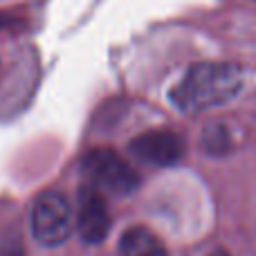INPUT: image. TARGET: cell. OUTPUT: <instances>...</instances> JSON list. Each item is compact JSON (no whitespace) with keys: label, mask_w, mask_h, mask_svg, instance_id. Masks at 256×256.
Listing matches in <instances>:
<instances>
[{"label":"cell","mask_w":256,"mask_h":256,"mask_svg":"<svg viewBox=\"0 0 256 256\" xmlns=\"http://www.w3.org/2000/svg\"><path fill=\"white\" fill-rule=\"evenodd\" d=\"M76 230L81 238L90 245H99L106 240L110 232V212L99 194L97 186L84 184L79 189V212H76Z\"/></svg>","instance_id":"cell-5"},{"label":"cell","mask_w":256,"mask_h":256,"mask_svg":"<svg viewBox=\"0 0 256 256\" xmlns=\"http://www.w3.org/2000/svg\"><path fill=\"white\" fill-rule=\"evenodd\" d=\"M86 178L97 189H106L115 196H128L137 189L140 178L132 171V166L122 160L110 148H92L81 160Z\"/></svg>","instance_id":"cell-3"},{"label":"cell","mask_w":256,"mask_h":256,"mask_svg":"<svg viewBox=\"0 0 256 256\" xmlns=\"http://www.w3.org/2000/svg\"><path fill=\"white\" fill-rule=\"evenodd\" d=\"M137 162L150 166H173L184 155V140L173 130H146L128 146Z\"/></svg>","instance_id":"cell-4"},{"label":"cell","mask_w":256,"mask_h":256,"mask_svg":"<svg viewBox=\"0 0 256 256\" xmlns=\"http://www.w3.org/2000/svg\"><path fill=\"white\" fill-rule=\"evenodd\" d=\"M243 88V68L225 61L194 63L180 81L173 86L171 104L180 112L196 115L216 106H225L238 97Z\"/></svg>","instance_id":"cell-1"},{"label":"cell","mask_w":256,"mask_h":256,"mask_svg":"<svg viewBox=\"0 0 256 256\" xmlns=\"http://www.w3.org/2000/svg\"><path fill=\"white\" fill-rule=\"evenodd\" d=\"M200 146L209 155H222L230 148V132H227V128L222 124H212L209 128H204Z\"/></svg>","instance_id":"cell-7"},{"label":"cell","mask_w":256,"mask_h":256,"mask_svg":"<svg viewBox=\"0 0 256 256\" xmlns=\"http://www.w3.org/2000/svg\"><path fill=\"white\" fill-rule=\"evenodd\" d=\"M74 216L70 200L61 191H45L32 207V234L45 248H58L72 234Z\"/></svg>","instance_id":"cell-2"},{"label":"cell","mask_w":256,"mask_h":256,"mask_svg":"<svg viewBox=\"0 0 256 256\" xmlns=\"http://www.w3.org/2000/svg\"><path fill=\"white\" fill-rule=\"evenodd\" d=\"M0 256H25V245H22L20 232L9 230L0 240Z\"/></svg>","instance_id":"cell-8"},{"label":"cell","mask_w":256,"mask_h":256,"mask_svg":"<svg viewBox=\"0 0 256 256\" xmlns=\"http://www.w3.org/2000/svg\"><path fill=\"white\" fill-rule=\"evenodd\" d=\"M120 252L122 256H168L166 245L160 240V236L142 225L130 227L122 234Z\"/></svg>","instance_id":"cell-6"},{"label":"cell","mask_w":256,"mask_h":256,"mask_svg":"<svg viewBox=\"0 0 256 256\" xmlns=\"http://www.w3.org/2000/svg\"><path fill=\"white\" fill-rule=\"evenodd\" d=\"M209 256H232L230 252H225V250H216V252H212Z\"/></svg>","instance_id":"cell-9"}]
</instances>
